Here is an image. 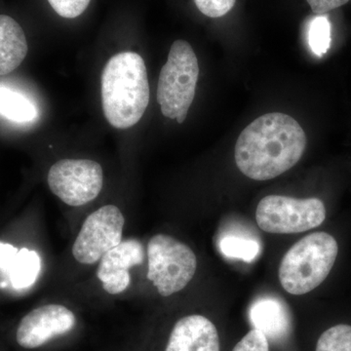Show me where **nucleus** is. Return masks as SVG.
Instances as JSON below:
<instances>
[{"mask_svg":"<svg viewBox=\"0 0 351 351\" xmlns=\"http://www.w3.org/2000/svg\"><path fill=\"white\" fill-rule=\"evenodd\" d=\"M53 10L66 19H75L85 12L91 0H48Z\"/></svg>","mask_w":351,"mask_h":351,"instance_id":"19","label":"nucleus"},{"mask_svg":"<svg viewBox=\"0 0 351 351\" xmlns=\"http://www.w3.org/2000/svg\"><path fill=\"white\" fill-rule=\"evenodd\" d=\"M197 258L193 249L167 234H156L147 243V277L162 297L181 292L193 280Z\"/></svg>","mask_w":351,"mask_h":351,"instance_id":"5","label":"nucleus"},{"mask_svg":"<svg viewBox=\"0 0 351 351\" xmlns=\"http://www.w3.org/2000/svg\"><path fill=\"white\" fill-rule=\"evenodd\" d=\"M47 182L53 195L66 205L82 206L100 195L103 168L89 159H62L51 166Z\"/></svg>","mask_w":351,"mask_h":351,"instance_id":"7","label":"nucleus"},{"mask_svg":"<svg viewBox=\"0 0 351 351\" xmlns=\"http://www.w3.org/2000/svg\"><path fill=\"white\" fill-rule=\"evenodd\" d=\"M124 226L125 218L115 205H105L90 214L83 221L71 249L76 262L84 265L98 263L122 241Z\"/></svg>","mask_w":351,"mask_h":351,"instance_id":"8","label":"nucleus"},{"mask_svg":"<svg viewBox=\"0 0 351 351\" xmlns=\"http://www.w3.org/2000/svg\"><path fill=\"white\" fill-rule=\"evenodd\" d=\"M149 103L144 59L121 52L108 60L101 75V105L106 119L117 129H128L142 119Z\"/></svg>","mask_w":351,"mask_h":351,"instance_id":"2","label":"nucleus"},{"mask_svg":"<svg viewBox=\"0 0 351 351\" xmlns=\"http://www.w3.org/2000/svg\"><path fill=\"white\" fill-rule=\"evenodd\" d=\"M165 351H219L218 330L205 316H184L173 328Z\"/></svg>","mask_w":351,"mask_h":351,"instance_id":"11","label":"nucleus"},{"mask_svg":"<svg viewBox=\"0 0 351 351\" xmlns=\"http://www.w3.org/2000/svg\"><path fill=\"white\" fill-rule=\"evenodd\" d=\"M145 251L138 239L122 240L99 261L97 277L108 294L125 292L131 284L130 270L144 262Z\"/></svg>","mask_w":351,"mask_h":351,"instance_id":"10","label":"nucleus"},{"mask_svg":"<svg viewBox=\"0 0 351 351\" xmlns=\"http://www.w3.org/2000/svg\"><path fill=\"white\" fill-rule=\"evenodd\" d=\"M18 251L12 245L0 243V269L9 270Z\"/></svg>","mask_w":351,"mask_h":351,"instance_id":"23","label":"nucleus"},{"mask_svg":"<svg viewBox=\"0 0 351 351\" xmlns=\"http://www.w3.org/2000/svg\"><path fill=\"white\" fill-rule=\"evenodd\" d=\"M326 219V207L318 198L267 195L256 210V221L263 232L293 234L317 228Z\"/></svg>","mask_w":351,"mask_h":351,"instance_id":"6","label":"nucleus"},{"mask_svg":"<svg viewBox=\"0 0 351 351\" xmlns=\"http://www.w3.org/2000/svg\"><path fill=\"white\" fill-rule=\"evenodd\" d=\"M27 50V38L21 25L13 18L0 15V76L19 68Z\"/></svg>","mask_w":351,"mask_h":351,"instance_id":"13","label":"nucleus"},{"mask_svg":"<svg viewBox=\"0 0 351 351\" xmlns=\"http://www.w3.org/2000/svg\"><path fill=\"white\" fill-rule=\"evenodd\" d=\"M338 253V242L329 233L306 235L284 255L278 270L281 286L291 295L311 292L329 276Z\"/></svg>","mask_w":351,"mask_h":351,"instance_id":"3","label":"nucleus"},{"mask_svg":"<svg viewBox=\"0 0 351 351\" xmlns=\"http://www.w3.org/2000/svg\"><path fill=\"white\" fill-rule=\"evenodd\" d=\"M249 317L254 329L263 332L269 341L287 338L292 327L287 306L276 297L258 299L250 307Z\"/></svg>","mask_w":351,"mask_h":351,"instance_id":"12","label":"nucleus"},{"mask_svg":"<svg viewBox=\"0 0 351 351\" xmlns=\"http://www.w3.org/2000/svg\"><path fill=\"white\" fill-rule=\"evenodd\" d=\"M201 13L210 18L226 15L234 7L237 0H193Z\"/></svg>","mask_w":351,"mask_h":351,"instance_id":"20","label":"nucleus"},{"mask_svg":"<svg viewBox=\"0 0 351 351\" xmlns=\"http://www.w3.org/2000/svg\"><path fill=\"white\" fill-rule=\"evenodd\" d=\"M306 147V133L297 120L284 113H267L240 134L235 163L249 179L267 181L294 167Z\"/></svg>","mask_w":351,"mask_h":351,"instance_id":"1","label":"nucleus"},{"mask_svg":"<svg viewBox=\"0 0 351 351\" xmlns=\"http://www.w3.org/2000/svg\"><path fill=\"white\" fill-rule=\"evenodd\" d=\"M232 351H269V339L263 332L251 330Z\"/></svg>","mask_w":351,"mask_h":351,"instance_id":"21","label":"nucleus"},{"mask_svg":"<svg viewBox=\"0 0 351 351\" xmlns=\"http://www.w3.org/2000/svg\"><path fill=\"white\" fill-rule=\"evenodd\" d=\"M40 258L36 252L22 249L14 258L9 271L12 285L16 289L29 287L38 278Z\"/></svg>","mask_w":351,"mask_h":351,"instance_id":"15","label":"nucleus"},{"mask_svg":"<svg viewBox=\"0 0 351 351\" xmlns=\"http://www.w3.org/2000/svg\"><path fill=\"white\" fill-rule=\"evenodd\" d=\"M315 351H351L350 325L329 328L318 339Z\"/></svg>","mask_w":351,"mask_h":351,"instance_id":"18","label":"nucleus"},{"mask_svg":"<svg viewBox=\"0 0 351 351\" xmlns=\"http://www.w3.org/2000/svg\"><path fill=\"white\" fill-rule=\"evenodd\" d=\"M199 76L197 58L191 44L176 40L159 75L157 101L161 112L179 123L186 120Z\"/></svg>","mask_w":351,"mask_h":351,"instance_id":"4","label":"nucleus"},{"mask_svg":"<svg viewBox=\"0 0 351 351\" xmlns=\"http://www.w3.org/2000/svg\"><path fill=\"white\" fill-rule=\"evenodd\" d=\"M75 325V314L68 307L63 304H45L36 307L23 317L16 339L22 348L34 350L56 337L68 334Z\"/></svg>","mask_w":351,"mask_h":351,"instance_id":"9","label":"nucleus"},{"mask_svg":"<svg viewBox=\"0 0 351 351\" xmlns=\"http://www.w3.org/2000/svg\"><path fill=\"white\" fill-rule=\"evenodd\" d=\"M311 10L316 15H325L330 11L345 5L350 0H306Z\"/></svg>","mask_w":351,"mask_h":351,"instance_id":"22","label":"nucleus"},{"mask_svg":"<svg viewBox=\"0 0 351 351\" xmlns=\"http://www.w3.org/2000/svg\"><path fill=\"white\" fill-rule=\"evenodd\" d=\"M331 24L327 16L318 15L309 25L308 43L318 57L324 56L331 46Z\"/></svg>","mask_w":351,"mask_h":351,"instance_id":"17","label":"nucleus"},{"mask_svg":"<svg viewBox=\"0 0 351 351\" xmlns=\"http://www.w3.org/2000/svg\"><path fill=\"white\" fill-rule=\"evenodd\" d=\"M0 115L11 121L25 123L38 117V108L25 95L0 87Z\"/></svg>","mask_w":351,"mask_h":351,"instance_id":"14","label":"nucleus"},{"mask_svg":"<svg viewBox=\"0 0 351 351\" xmlns=\"http://www.w3.org/2000/svg\"><path fill=\"white\" fill-rule=\"evenodd\" d=\"M219 251L226 257L252 263L258 257L261 246L258 241L237 235H226L219 240Z\"/></svg>","mask_w":351,"mask_h":351,"instance_id":"16","label":"nucleus"}]
</instances>
